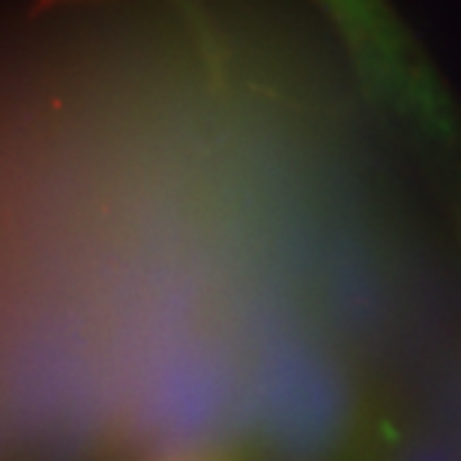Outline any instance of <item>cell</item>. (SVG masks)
<instances>
[{
  "label": "cell",
  "mask_w": 461,
  "mask_h": 461,
  "mask_svg": "<svg viewBox=\"0 0 461 461\" xmlns=\"http://www.w3.org/2000/svg\"><path fill=\"white\" fill-rule=\"evenodd\" d=\"M368 99L435 144L461 138L458 108L386 0H318Z\"/></svg>",
  "instance_id": "obj_1"
},
{
  "label": "cell",
  "mask_w": 461,
  "mask_h": 461,
  "mask_svg": "<svg viewBox=\"0 0 461 461\" xmlns=\"http://www.w3.org/2000/svg\"><path fill=\"white\" fill-rule=\"evenodd\" d=\"M393 461H461L458 453L440 447V444H429V440H413V444H404L393 453Z\"/></svg>",
  "instance_id": "obj_2"
},
{
  "label": "cell",
  "mask_w": 461,
  "mask_h": 461,
  "mask_svg": "<svg viewBox=\"0 0 461 461\" xmlns=\"http://www.w3.org/2000/svg\"><path fill=\"white\" fill-rule=\"evenodd\" d=\"M165 461H243V458L234 453H222V449H207V453H183Z\"/></svg>",
  "instance_id": "obj_3"
},
{
  "label": "cell",
  "mask_w": 461,
  "mask_h": 461,
  "mask_svg": "<svg viewBox=\"0 0 461 461\" xmlns=\"http://www.w3.org/2000/svg\"><path fill=\"white\" fill-rule=\"evenodd\" d=\"M40 6H54V4H69V0H36Z\"/></svg>",
  "instance_id": "obj_4"
}]
</instances>
